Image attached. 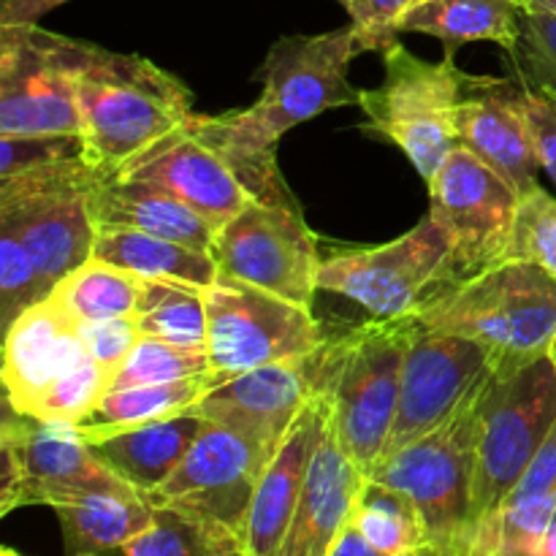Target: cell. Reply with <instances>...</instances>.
I'll return each instance as SVG.
<instances>
[{
    "label": "cell",
    "mask_w": 556,
    "mask_h": 556,
    "mask_svg": "<svg viewBox=\"0 0 556 556\" xmlns=\"http://www.w3.org/2000/svg\"><path fill=\"white\" fill-rule=\"evenodd\" d=\"M416 318L429 329L481 342L489 367L510 372L548 356L556 337V275L532 261L503 258L440 286Z\"/></svg>",
    "instance_id": "cell-4"
},
{
    "label": "cell",
    "mask_w": 556,
    "mask_h": 556,
    "mask_svg": "<svg viewBox=\"0 0 556 556\" xmlns=\"http://www.w3.org/2000/svg\"><path fill=\"white\" fill-rule=\"evenodd\" d=\"M364 483L367 472L342 451L334 429L326 424L280 556H329L351 525Z\"/></svg>",
    "instance_id": "cell-21"
},
{
    "label": "cell",
    "mask_w": 556,
    "mask_h": 556,
    "mask_svg": "<svg viewBox=\"0 0 556 556\" xmlns=\"http://www.w3.org/2000/svg\"><path fill=\"white\" fill-rule=\"evenodd\" d=\"M521 90H525L527 117H530L532 136H535L541 166L556 185V90L527 85H521Z\"/></svg>",
    "instance_id": "cell-40"
},
{
    "label": "cell",
    "mask_w": 556,
    "mask_h": 556,
    "mask_svg": "<svg viewBox=\"0 0 556 556\" xmlns=\"http://www.w3.org/2000/svg\"><path fill=\"white\" fill-rule=\"evenodd\" d=\"M486 369L489 351L481 342L429 329L416 318L402 367L400 405L383 459L448 421Z\"/></svg>",
    "instance_id": "cell-16"
},
{
    "label": "cell",
    "mask_w": 556,
    "mask_h": 556,
    "mask_svg": "<svg viewBox=\"0 0 556 556\" xmlns=\"http://www.w3.org/2000/svg\"><path fill=\"white\" fill-rule=\"evenodd\" d=\"M92 258L144 280L185 282L193 288L212 286L220 275L215 255L141 231H98Z\"/></svg>",
    "instance_id": "cell-27"
},
{
    "label": "cell",
    "mask_w": 556,
    "mask_h": 556,
    "mask_svg": "<svg viewBox=\"0 0 556 556\" xmlns=\"http://www.w3.org/2000/svg\"><path fill=\"white\" fill-rule=\"evenodd\" d=\"M68 0H0V25H38L43 14Z\"/></svg>",
    "instance_id": "cell-42"
},
{
    "label": "cell",
    "mask_w": 556,
    "mask_h": 556,
    "mask_svg": "<svg viewBox=\"0 0 556 556\" xmlns=\"http://www.w3.org/2000/svg\"><path fill=\"white\" fill-rule=\"evenodd\" d=\"M329 556H386V554H380L378 548H375L372 543H369L367 538L353 527V519H351V525H348V530L342 532L340 541H337V546L331 548Z\"/></svg>",
    "instance_id": "cell-43"
},
{
    "label": "cell",
    "mask_w": 556,
    "mask_h": 556,
    "mask_svg": "<svg viewBox=\"0 0 556 556\" xmlns=\"http://www.w3.org/2000/svg\"><path fill=\"white\" fill-rule=\"evenodd\" d=\"M362 54L353 25L318 36H282L261 65V96L239 109L250 130L280 141L296 125L340 106H358L362 90L351 85L353 60Z\"/></svg>",
    "instance_id": "cell-10"
},
{
    "label": "cell",
    "mask_w": 556,
    "mask_h": 556,
    "mask_svg": "<svg viewBox=\"0 0 556 556\" xmlns=\"http://www.w3.org/2000/svg\"><path fill=\"white\" fill-rule=\"evenodd\" d=\"M548 358H552V364H554V369H556V337H554L552 348H548Z\"/></svg>",
    "instance_id": "cell-45"
},
{
    "label": "cell",
    "mask_w": 556,
    "mask_h": 556,
    "mask_svg": "<svg viewBox=\"0 0 556 556\" xmlns=\"http://www.w3.org/2000/svg\"><path fill=\"white\" fill-rule=\"evenodd\" d=\"M112 174L85 157L0 179V231L25 244L49 291L92 258L90 193Z\"/></svg>",
    "instance_id": "cell-7"
},
{
    "label": "cell",
    "mask_w": 556,
    "mask_h": 556,
    "mask_svg": "<svg viewBox=\"0 0 556 556\" xmlns=\"http://www.w3.org/2000/svg\"><path fill=\"white\" fill-rule=\"evenodd\" d=\"M123 556H248V546L242 535L215 521L177 508H155L152 525L123 548Z\"/></svg>",
    "instance_id": "cell-30"
},
{
    "label": "cell",
    "mask_w": 556,
    "mask_h": 556,
    "mask_svg": "<svg viewBox=\"0 0 556 556\" xmlns=\"http://www.w3.org/2000/svg\"><path fill=\"white\" fill-rule=\"evenodd\" d=\"M459 147L494 168L521 195L532 193L541 174L535 136L525 106V90L508 79L478 87L459 106Z\"/></svg>",
    "instance_id": "cell-20"
},
{
    "label": "cell",
    "mask_w": 556,
    "mask_h": 556,
    "mask_svg": "<svg viewBox=\"0 0 556 556\" xmlns=\"http://www.w3.org/2000/svg\"><path fill=\"white\" fill-rule=\"evenodd\" d=\"M212 255L223 275L313 309L324 258L299 201L248 204L217 228Z\"/></svg>",
    "instance_id": "cell-13"
},
{
    "label": "cell",
    "mask_w": 556,
    "mask_h": 556,
    "mask_svg": "<svg viewBox=\"0 0 556 556\" xmlns=\"http://www.w3.org/2000/svg\"><path fill=\"white\" fill-rule=\"evenodd\" d=\"M489 372L492 369L478 378L448 421L369 472L372 481L396 489L416 505L434 556H462L465 552Z\"/></svg>",
    "instance_id": "cell-6"
},
{
    "label": "cell",
    "mask_w": 556,
    "mask_h": 556,
    "mask_svg": "<svg viewBox=\"0 0 556 556\" xmlns=\"http://www.w3.org/2000/svg\"><path fill=\"white\" fill-rule=\"evenodd\" d=\"M210 372V356L206 348H182L174 342L144 337L136 342L130 356L123 367L114 372L109 391L130 389V386H152V383H174V380L199 378Z\"/></svg>",
    "instance_id": "cell-33"
},
{
    "label": "cell",
    "mask_w": 556,
    "mask_h": 556,
    "mask_svg": "<svg viewBox=\"0 0 556 556\" xmlns=\"http://www.w3.org/2000/svg\"><path fill=\"white\" fill-rule=\"evenodd\" d=\"M353 527L386 556H434L416 505L396 489L367 478Z\"/></svg>",
    "instance_id": "cell-29"
},
{
    "label": "cell",
    "mask_w": 556,
    "mask_h": 556,
    "mask_svg": "<svg viewBox=\"0 0 556 556\" xmlns=\"http://www.w3.org/2000/svg\"><path fill=\"white\" fill-rule=\"evenodd\" d=\"M201 429L204 418L182 413L134 427H79V432L114 476L147 497L177 470Z\"/></svg>",
    "instance_id": "cell-23"
},
{
    "label": "cell",
    "mask_w": 556,
    "mask_h": 556,
    "mask_svg": "<svg viewBox=\"0 0 556 556\" xmlns=\"http://www.w3.org/2000/svg\"><path fill=\"white\" fill-rule=\"evenodd\" d=\"M52 510L63 530V556H123L155 516L139 492L85 494Z\"/></svg>",
    "instance_id": "cell-26"
},
{
    "label": "cell",
    "mask_w": 556,
    "mask_h": 556,
    "mask_svg": "<svg viewBox=\"0 0 556 556\" xmlns=\"http://www.w3.org/2000/svg\"><path fill=\"white\" fill-rule=\"evenodd\" d=\"M71 36L0 25V136L79 134Z\"/></svg>",
    "instance_id": "cell-15"
},
{
    "label": "cell",
    "mask_w": 556,
    "mask_h": 556,
    "mask_svg": "<svg viewBox=\"0 0 556 556\" xmlns=\"http://www.w3.org/2000/svg\"><path fill=\"white\" fill-rule=\"evenodd\" d=\"M510 65L527 87H552L556 90V14L527 5L521 22V38Z\"/></svg>",
    "instance_id": "cell-36"
},
{
    "label": "cell",
    "mask_w": 556,
    "mask_h": 556,
    "mask_svg": "<svg viewBox=\"0 0 556 556\" xmlns=\"http://www.w3.org/2000/svg\"><path fill=\"white\" fill-rule=\"evenodd\" d=\"M261 476L264 467L248 440L220 424L204 421L177 470L144 500L155 508L201 516L244 538Z\"/></svg>",
    "instance_id": "cell-17"
},
{
    "label": "cell",
    "mask_w": 556,
    "mask_h": 556,
    "mask_svg": "<svg viewBox=\"0 0 556 556\" xmlns=\"http://www.w3.org/2000/svg\"><path fill=\"white\" fill-rule=\"evenodd\" d=\"M0 516L25 505H58L85 494L136 492L114 476L76 424L38 421L3 405L0 421Z\"/></svg>",
    "instance_id": "cell-9"
},
{
    "label": "cell",
    "mask_w": 556,
    "mask_h": 556,
    "mask_svg": "<svg viewBox=\"0 0 556 556\" xmlns=\"http://www.w3.org/2000/svg\"><path fill=\"white\" fill-rule=\"evenodd\" d=\"M525 5H535V9H546L556 14V0H521Z\"/></svg>",
    "instance_id": "cell-44"
},
{
    "label": "cell",
    "mask_w": 556,
    "mask_h": 556,
    "mask_svg": "<svg viewBox=\"0 0 556 556\" xmlns=\"http://www.w3.org/2000/svg\"><path fill=\"white\" fill-rule=\"evenodd\" d=\"M351 14L362 52H386L400 41V22L421 0H337Z\"/></svg>",
    "instance_id": "cell-38"
},
{
    "label": "cell",
    "mask_w": 556,
    "mask_h": 556,
    "mask_svg": "<svg viewBox=\"0 0 556 556\" xmlns=\"http://www.w3.org/2000/svg\"><path fill=\"white\" fill-rule=\"evenodd\" d=\"M451 280V239L427 215L394 242L345 248L320 261L318 291L340 293L375 318H407Z\"/></svg>",
    "instance_id": "cell-11"
},
{
    "label": "cell",
    "mask_w": 556,
    "mask_h": 556,
    "mask_svg": "<svg viewBox=\"0 0 556 556\" xmlns=\"http://www.w3.org/2000/svg\"><path fill=\"white\" fill-rule=\"evenodd\" d=\"M525 9L521 0H421L400 22V33L434 36L443 41L445 54L465 43L492 41L510 58L519 47Z\"/></svg>",
    "instance_id": "cell-25"
},
{
    "label": "cell",
    "mask_w": 556,
    "mask_h": 556,
    "mask_svg": "<svg viewBox=\"0 0 556 556\" xmlns=\"http://www.w3.org/2000/svg\"><path fill=\"white\" fill-rule=\"evenodd\" d=\"M134 320L144 337L182 348H206V304L201 288L141 277Z\"/></svg>",
    "instance_id": "cell-31"
},
{
    "label": "cell",
    "mask_w": 556,
    "mask_h": 556,
    "mask_svg": "<svg viewBox=\"0 0 556 556\" xmlns=\"http://www.w3.org/2000/svg\"><path fill=\"white\" fill-rule=\"evenodd\" d=\"M74 157H85V141L79 134L0 136V179Z\"/></svg>",
    "instance_id": "cell-37"
},
{
    "label": "cell",
    "mask_w": 556,
    "mask_h": 556,
    "mask_svg": "<svg viewBox=\"0 0 556 556\" xmlns=\"http://www.w3.org/2000/svg\"><path fill=\"white\" fill-rule=\"evenodd\" d=\"M139 291L141 277L106 261L90 258L79 269L71 271L63 282H58L52 296L79 324H92V320L134 318Z\"/></svg>",
    "instance_id": "cell-32"
},
{
    "label": "cell",
    "mask_w": 556,
    "mask_h": 556,
    "mask_svg": "<svg viewBox=\"0 0 556 556\" xmlns=\"http://www.w3.org/2000/svg\"><path fill=\"white\" fill-rule=\"evenodd\" d=\"M505 258L532 261L556 275V199L543 188L521 195Z\"/></svg>",
    "instance_id": "cell-34"
},
{
    "label": "cell",
    "mask_w": 556,
    "mask_h": 556,
    "mask_svg": "<svg viewBox=\"0 0 556 556\" xmlns=\"http://www.w3.org/2000/svg\"><path fill=\"white\" fill-rule=\"evenodd\" d=\"M0 556H25V554L14 552V548H3V552H0Z\"/></svg>",
    "instance_id": "cell-46"
},
{
    "label": "cell",
    "mask_w": 556,
    "mask_h": 556,
    "mask_svg": "<svg viewBox=\"0 0 556 556\" xmlns=\"http://www.w3.org/2000/svg\"><path fill=\"white\" fill-rule=\"evenodd\" d=\"M554 492H556V424L552 432H548L546 443L541 445L535 459L530 462L525 476H521L519 483L510 489V494L503 500L500 508H514V505L535 503V500L548 497V494Z\"/></svg>",
    "instance_id": "cell-41"
},
{
    "label": "cell",
    "mask_w": 556,
    "mask_h": 556,
    "mask_svg": "<svg viewBox=\"0 0 556 556\" xmlns=\"http://www.w3.org/2000/svg\"><path fill=\"white\" fill-rule=\"evenodd\" d=\"M114 177L166 190L215 231L253 201H296L277 163V144L250 130L239 109L193 114Z\"/></svg>",
    "instance_id": "cell-1"
},
{
    "label": "cell",
    "mask_w": 556,
    "mask_h": 556,
    "mask_svg": "<svg viewBox=\"0 0 556 556\" xmlns=\"http://www.w3.org/2000/svg\"><path fill=\"white\" fill-rule=\"evenodd\" d=\"M226 380L210 369L206 375L174 383L130 386V389L106 391L101 405L92 416L76 427H134V424L163 421V418L190 413L212 389L223 386Z\"/></svg>",
    "instance_id": "cell-28"
},
{
    "label": "cell",
    "mask_w": 556,
    "mask_h": 556,
    "mask_svg": "<svg viewBox=\"0 0 556 556\" xmlns=\"http://www.w3.org/2000/svg\"><path fill=\"white\" fill-rule=\"evenodd\" d=\"M383 85L358 96L362 128L400 147L413 168L432 182L445 157L459 147V106L492 76L467 74L454 63V54L429 63L400 41L383 52Z\"/></svg>",
    "instance_id": "cell-5"
},
{
    "label": "cell",
    "mask_w": 556,
    "mask_h": 556,
    "mask_svg": "<svg viewBox=\"0 0 556 556\" xmlns=\"http://www.w3.org/2000/svg\"><path fill=\"white\" fill-rule=\"evenodd\" d=\"M313 400L315 383L304 356L237 375L212 389L190 413L248 440L266 470L286 434Z\"/></svg>",
    "instance_id": "cell-18"
},
{
    "label": "cell",
    "mask_w": 556,
    "mask_h": 556,
    "mask_svg": "<svg viewBox=\"0 0 556 556\" xmlns=\"http://www.w3.org/2000/svg\"><path fill=\"white\" fill-rule=\"evenodd\" d=\"M492 369V367H489ZM556 424V369L543 356L510 372H489L478 434L470 530L503 505ZM470 535V532H467Z\"/></svg>",
    "instance_id": "cell-8"
},
{
    "label": "cell",
    "mask_w": 556,
    "mask_h": 556,
    "mask_svg": "<svg viewBox=\"0 0 556 556\" xmlns=\"http://www.w3.org/2000/svg\"><path fill=\"white\" fill-rule=\"evenodd\" d=\"M79 329V320L54 296L27 307L5 329L3 389L14 410L27 416L54 383L90 358Z\"/></svg>",
    "instance_id": "cell-19"
},
{
    "label": "cell",
    "mask_w": 556,
    "mask_h": 556,
    "mask_svg": "<svg viewBox=\"0 0 556 556\" xmlns=\"http://www.w3.org/2000/svg\"><path fill=\"white\" fill-rule=\"evenodd\" d=\"M201 293L206 304V356L212 372L223 380L269 364L296 362L324 340L313 309L231 275L220 271Z\"/></svg>",
    "instance_id": "cell-12"
},
{
    "label": "cell",
    "mask_w": 556,
    "mask_h": 556,
    "mask_svg": "<svg viewBox=\"0 0 556 556\" xmlns=\"http://www.w3.org/2000/svg\"><path fill=\"white\" fill-rule=\"evenodd\" d=\"M326 424H329V405L315 396L286 434L275 459L266 465L250 505L248 532H244L248 556H280Z\"/></svg>",
    "instance_id": "cell-22"
},
{
    "label": "cell",
    "mask_w": 556,
    "mask_h": 556,
    "mask_svg": "<svg viewBox=\"0 0 556 556\" xmlns=\"http://www.w3.org/2000/svg\"><path fill=\"white\" fill-rule=\"evenodd\" d=\"M429 185V215L451 239L454 280L508 255L519 193L489 163L456 147Z\"/></svg>",
    "instance_id": "cell-14"
},
{
    "label": "cell",
    "mask_w": 556,
    "mask_h": 556,
    "mask_svg": "<svg viewBox=\"0 0 556 556\" xmlns=\"http://www.w3.org/2000/svg\"><path fill=\"white\" fill-rule=\"evenodd\" d=\"M79 331H81V342H85L92 362H98L103 369H109L112 378L114 372L123 367L125 358L130 356L136 342L141 340V331L134 318L92 320V324H81Z\"/></svg>",
    "instance_id": "cell-39"
},
{
    "label": "cell",
    "mask_w": 556,
    "mask_h": 556,
    "mask_svg": "<svg viewBox=\"0 0 556 556\" xmlns=\"http://www.w3.org/2000/svg\"><path fill=\"white\" fill-rule=\"evenodd\" d=\"M90 217L96 231H141L174 239L212 255L215 228L195 210L152 185L106 177L90 193Z\"/></svg>",
    "instance_id": "cell-24"
},
{
    "label": "cell",
    "mask_w": 556,
    "mask_h": 556,
    "mask_svg": "<svg viewBox=\"0 0 556 556\" xmlns=\"http://www.w3.org/2000/svg\"><path fill=\"white\" fill-rule=\"evenodd\" d=\"M52 296L25 244L0 231V320L9 329L27 307Z\"/></svg>",
    "instance_id": "cell-35"
},
{
    "label": "cell",
    "mask_w": 556,
    "mask_h": 556,
    "mask_svg": "<svg viewBox=\"0 0 556 556\" xmlns=\"http://www.w3.org/2000/svg\"><path fill=\"white\" fill-rule=\"evenodd\" d=\"M68 52L90 166L117 174L193 119V92L150 58L79 38H71Z\"/></svg>",
    "instance_id": "cell-2"
},
{
    "label": "cell",
    "mask_w": 556,
    "mask_h": 556,
    "mask_svg": "<svg viewBox=\"0 0 556 556\" xmlns=\"http://www.w3.org/2000/svg\"><path fill=\"white\" fill-rule=\"evenodd\" d=\"M413 329L416 315L364 320L342 334L324 337L307 353L315 396L329 405V424L342 451L367 478L383 459L394 427Z\"/></svg>",
    "instance_id": "cell-3"
}]
</instances>
